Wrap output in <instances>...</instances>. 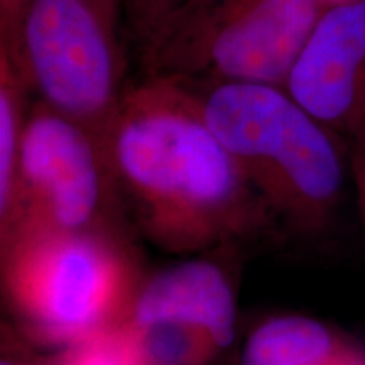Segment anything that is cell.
<instances>
[{"label":"cell","instance_id":"17","mask_svg":"<svg viewBox=\"0 0 365 365\" xmlns=\"http://www.w3.org/2000/svg\"><path fill=\"white\" fill-rule=\"evenodd\" d=\"M327 7L331 6H339V4H346V2H354V0H322Z\"/></svg>","mask_w":365,"mask_h":365},{"label":"cell","instance_id":"1","mask_svg":"<svg viewBox=\"0 0 365 365\" xmlns=\"http://www.w3.org/2000/svg\"><path fill=\"white\" fill-rule=\"evenodd\" d=\"M105 153L125 218L168 252H203L279 228L188 86L130 81Z\"/></svg>","mask_w":365,"mask_h":365},{"label":"cell","instance_id":"4","mask_svg":"<svg viewBox=\"0 0 365 365\" xmlns=\"http://www.w3.org/2000/svg\"><path fill=\"white\" fill-rule=\"evenodd\" d=\"M122 232H19L2 239L4 287L21 323L46 344L122 325L139 294Z\"/></svg>","mask_w":365,"mask_h":365},{"label":"cell","instance_id":"15","mask_svg":"<svg viewBox=\"0 0 365 365\" xmlns=\"http://www.w3.org/2000/svg\"><path fill=\"white\" fill-rule=\"evenodd\" d=\"M354 178L355 185H357V193H359V203L360 210H362V217L365 223V132L359 139L354 140Z\"/></svg>","mask_w":365,"mask_h":365},{"label":"cell","instance_id":"5","mask_svg":"<svg viewBox=\"0 0 365 365\" xmlns=\"http://www.w3.org/2000/svg\"><path fill=\"white\" fill-rule=\"evenodd\" d=\"M6 54L34 100L105 144L130 81L118 27L93 0H34Z\"/></svg>","mask_w":365,"mask_h":365},{"label":"cell","instance_id":"12","mask_svg":"<svg viewBox=\"0 0 365 365\" xmlns=\"http://www.w3.org/2000/svg\"><path fill=\"white\" fill-rule=\"evenodd\" d=\"M58 365H144L127 323L107 328L68 346Z\"/></svg>","mask_w":365,"mask_h":365},{"label":"cell","instance_id":"2","mask_svg":"<svg viewBox=\"0 0 365 365\" xmlns=\"http://www.w3.org/2000/svg\"><path fill=\"white\" fill-rule=\"evenodd\" d=\"M277 225L319 234L345 190L344 139L291 97L284 86L185 85Z\"/></svg>","mask_w":365,"mask_h":365},{"label":"cell","instance_id":"6","mask_svg":"<svg viewBox=\"0 0 365 365\" xmlns=\"http://www.w3.org/2000/svg\"><path fill=\"white\" fill-rule=\"evenodd\" d=\"M124 220L105 144L33 100L14 198L0 217L2 239L19 232H122Z\"/></svg>","mask_w":365,"mask_h":365},{"label":"cell","instance_id":"16","mask_svg":"<svg viewBox=\"0 0 365 365\" xmlns=\"http://www.w3.org/2000/svg\"><path fill=\"white\" fill-rule=\"evenodd\" d=\"M95 4L100 7L107 19L115 24L117 27L120 26L122 17H124V0H93Z\"/></svg>","mask_w":365,"mask_h":365},{"label":"cell","instance_id":"14","mask_svg":"<svg viewBox=\"0 0 365 365\" xmlns=\"http://www.w3.org/2000/svg\"><path fill=\"white\" fill-rule=\"evenodd\" d=\"M34 0H0V51L14 53L22 19Z\"/></svg>","mask_w":365,"mask_h":365},{"label":"cell","instance_id":"11","mask_svg":"<svg viewBox=\"0 0 365 365\" xmlns=\"http://www.w3.org/2000/svg\"><path fill=\"white\" fill-rule=\"evenodd\" d=\"M125 323L144 365H208L222 350L212 335L186 323Z\"/></svg>","mask_w":365,"mask_h":365},{"label":"cell","instance_id":"18","mask_svg":"<svg viewBox=\"0 0 365 365\" xmlns=\"http://www.w3.org/2000/svg\"><path fill=\"white\" fill-rule=\"evenodd\" d=\"M2 365H17V364H12V362H4Z\"/></svg>","mask_w":365,"mask_h":365},{"label":"cell","instance_id":"7","mask_svg":"<svg viewBox=\"0 0 365 365\" xmlns=\"http://www.w3.org/2000/svg\"><path fill=\"white\" fill-rule=\"evenodd\" d=\"M284 88L341 139L365 132V0L327 7Z\"/></svg>","mask_w":365,"mask_h":365},{"label":"cell","instance_id":"9","mask_svg":"<svg viewBox=\"0 0 365 365\" xmlns=\"http://www.w3.org/2000/svg\"><path fill=\"white\" fill-rule=\"evenodd\" d=\"M242 365H365V352L307 317H276L255 328Z\"/></svg>","mask_w":365,"mask_h":365},{"label":"cell","instance_id":"13","mask_svg":"<svg viewBox=\"0 0 365 365\" xmlns=\"http://www.w3.org/2000/svg\"><path fill=\"white\" fill-rule=\"evenodd\" d=\"M186 0H124V21L137 49Z\"/></svg>","mask_w":365,"mask_h":365},{"label":"cell","instance_id":"10","mask_svg":"<svg viewBox=\"0 0 365 365\" xmlns=\"http://www.w3.org/2000/svg\"><path fill=\"white\" fill-rule=\"evenodd\" d=\"M33 93L16 63L0 53V217L11 208Z\"/></svg>","mask_w":365,"mask_h":365},{"label":"cell","instance_id":"8","mask_svg":"<svg viewBox=\"0 0 365 365\" xmlns=\"http://www.w3.org/2000/svg\"><path fill=\"white\" fill-rule=\"evenodd\" d=\"M127 322H178L205 330L220 349L235 335V298L215 264L188 261L140 286Z\"/></svg>","mask_w":365,"mask_h":365},{"label":"cell","instance_id":"3","mask_svg":"<svg viewBox=\"0 0 365 365\" xmlns=\"http://www.w3.org/2000/svg\"><path fill=\"white\" fill-rule=\"evenodd\" d=\"M322 0H186L139 48L143 76L286 86Z\"/></svg>","mask_w":365,"mask_h":365}]
</instances>
